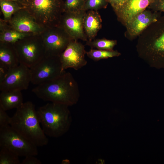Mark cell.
<instances>
[{
  "label": "cell",
  "mask_w": 164,
  "mask_h": 164,
  "mask_svg": "<svg viewBox=\"0 0 164 164\" xmlns=\"http://www.w3.org/2000/svg\"><path fill=\"white\" fill-rule=\"evenodd\" d=\"M108 3L107 0H86L84 9L86 11L91 10L97 11L106 8Z\"/></svg>",
  "instance_id": "cell-25"
},
{
  "label": "cell",
  "mask_w": 164,
  "mask_h": 164,
  "mask_svg": "<svg viewBox=\"0 0 164 164\" xmlns=\"http://www.w3.org/2000/svg\"><path fill=\"white\" fill-rule=\"evenodd\" d=\"M117 41L115 40H110L102 38L97 39L92 41H86V45L91 48L109 50H113L114 47L117 44Z\"/></svg>",
  "instance_id": "cell-22"
},
{
  "label": "cell",
  "mask_w": 164,
  "mask_h": 164,
  "mask_svg": "<svg viewBox=\"0 0 164 164\" xmlns=\"http://www.w3.org/2000/svg\"><path fill=\"white\" fill-rule=\"evenodd\" d=\"M86 53L84 45L77 40L72 39L59 56L63 70L65 71L71 68L77 70L85 66L87 63L85 58Z\"/></svg>",
  "instance_id": "cell-11"
},
{
  "label": "cell",
  "mask_w": 164,
  "mask_h": 164,
  "mask_svg": "<svg viewBox=\"0 0 164 164\" xmlns=\"http://www.w3.org/2000/svg\"><path fill=\"white\" fill-rule=\"evenodd\" d=\"M102 20L97 11H86L83 20L84 30L88 41L93 40L102 27Z\"/></svg>",
  "instance_id": "cell-16"
},
{
  "label": "cell",
  "mask_w": 164,
  "mask_h": 164,
  "mask_svg": "<svg viewBox=\"0 0 164 164\" xmlns=\"http://www.w3.org/2000/svg\"><path fill=\"white\" fill-rule=\"evenodd\" d=\"M7 22L17 30L35 35L40 34L45 29L36 22L25 8L15 13Z\"/></svg>",
  "instance_id": "cell-13"
},
{
  "label": "cell",
  "mask_w": 164,
  "mask_h": 164,
  "mask_svg": "<svg viewBox=\"0 0 164 164\" xmlns=\"http://www.w3.org/2000/svg\"><path fill=\"white\" fill-rule=\"evenodd\" d=\"M107 0L111 5L116 13L121 9L128 0Z\"/></svg>",
  "instance_id": "cell-28"
},
{
  "label": "cell",
  "mask_w": 164,
  "mask_h": 164,
  "mask_svg": "<svg viewBox=\"0 0 164 164\" xmlns=\"http://www.w3.org/2000/svg\"><path fill=\"white\" fill-rule=\"evenodd\" d=\"M161 12L145 10L136 15L126 26L129 38L138 36L161 16Z\"/></svg>",
  "instance_id": "cell-14"
},
{
  "label": "cell",
  "mask_w": 164,
  "mask_h": 164,
  "mask_svg": "<svg viewBox=\"0 0 164 164\" xmlns=\"http://www.w3.org/2000/svg\"><path fill=\"white\" fill-rule=\"evenodd\" d=\"M18 2L45 28L59 26L64 12L63 0H23Z\"/></svg>",
  "instance_id": "cell-4"
},
{
  "label": "cell",
  "mask_w": 164,
  "mask_h": 164,
  "mask_svg": "<svg viewBox=\"0 0 164 164\" xmlns=\"http://www.w3.org/2000/svg\"><path fill=\"white\" fill-rule=\"evenodd\" d=\"M69 107L50 102L37 110L41 127L46 136L60 137L69 130L72 117Z\"/></svg>",
  "instance_id": "cell-3"
},
{
  "label": "cell",
  "mask_w": 164,
  "mask_h": 164,
  "mask_svg": "<svg viewBox=\"0 0 164 164\" xmlns=\"http://www.w3.org/2000/svg\"><path fill=\"white\" fill-rule=\"evenodd\" d=\"M19 157L9 149L0 147V164H21Z\"/></svg>",
  "instance_id": "cell-23"
},
{
  "label": "cell",
  "mask_w": 164,
  "mask_h": 164,
  "mask_svg": "<svg viewBox=\"0 0 164 164\" xmlns=\"http://www.w3.org/2000/svg\"><path fill=\"white\" fill-rule=\"evenodd\" d=\"M6 111L0 107V128L10 125L11 117H10Z\"/></svg>",
  "instance_id": "cell-26"
},
{
  "label": "cell",
  "mask_w": 164,
  "mask_h": 164,
  "mask_svg": "<svg viewBox=\"0 0 164 164\" xmlns=\"http://www.w3.org/2000/svg\"><path fill=\"white\" fill-rule=\"evenodd\" d=\"M30 70L31 83L37 85L53 80L65 71L59 56L50 55H46Z\"/></svg>",
  "instance_id": "cell-7"
},
{
  "label": "cell",
  "mask_w": 164,
  "mask_h": 164,
  "mask_svg": "<svg viewBox=\"0 0 164 164\" xmlns=\"http://www.w3.org/2000/svg\"><path fill=\"white\" fill-rule=\"evenodd\" d=\"M154 0H128L123 8L116 13L118 20L126 26L138 14L148 8Z\"/></svg>",
  "instance_id": "cell-15"
},
{
  "label": "cell",
  "mask_w": 164,
  "mask_h": 164,
  "mask_svg": "<svg viewBox=\"0 0 164 164\" xmlns=\"http://www.w3.org/2000/svg\"><path fill=\"white\" fill-rule=\"evenodd\" d=\"M138 36L140 43L146 46L157 58L164 60V15L161 16Z\"/></svg>",
  "instance_id": "cell-8"
},
{
  "label": "cell",
  "mask_w": 164,
  "mask_h": 164,
  "mask_svg": "<svg viewBox=\"0 0 164 164\" xmlns=\"http://www.w3.org/2000/svg\"><path fill=\"white\" fill-rule=\"evenodd\" d=\"M32 91L43 100L69 107L76 104L80 97L77 82L71 73L66 71L53 80L37 85Z\"/></svg>",
  "instance_id": "cell-1"
},
{
  "label": "cell",
  "mask_w": 164,
  "mask_h": 164,
  "mask_svg": "<svg viewBox=\"0 0 164 164\" xmlns=\"http://www.w3.org/2000/svg\"><path fill=\"white\" fill-rule=\"evenodd\" d=\"M37 111L30 101L24 102L11 117L10 126L18 133L37 146L46 145L48 139L40 126Z\"/></svg>",
  "instance_id": "cell-2"
},
{
  "label": "cell",
  "mask_w": 164,
  "mask_h": 164,
  "mask_svg": "<svg viewBox=\"0 0 164 164\" xmlns=\"http://www.w3.org/2000/svg\"><path fill=\"white\" fill-rule=\"evenodd\" d=\"M9 70L5 66L0 64V82L5 78Z\"/></svg>",
  "instance_id": "cell-30"
},
{
  "label": "cell",
  "mask_w": 164,
  "mask_h": 164,
  "mask_svg": "<svg viewBox=\"0 0 164 164\" xmlns=\"http://www.w3.org/2000/svg\"><path fill=\"white\" fill-rule=\"evenodd\" d=\"M40 35L46 55L59 56L72 39L59 26L45 28Z\"/></svg>",
  "instance_id": "cell-9"
},
{
  "label": "cell",
  "mask_w": 164,
  "mask_h": 164,
  "mask_svg": "<svg viewBox=\"0 0 164 164\" xmlns=\"http://www.w3.org/2000/svg\"><path fill=\"white\" fill-rule=\"evenodd\" d=\"M86 11L76 12H64L59 26L62 28L72 39L87 41V39L83 26V20Z\"/></svg>",
  "instance_id": "cell-12"
},
{
  "label": "cell",
  "mask_w": 164,
  "mask_h": 164,
  "mask_svg": "<svg viewBox=\"0 0 164 164\" xmlns=\"http://www.w3.org/2000/svg\"><path fill=\"white\" fill-rule=\"evenodd\" d=\"M31 80L30 68L20 64L9 70L5 78L0 82V91L26 90Z\"/></svg>",
  "instance_id": "cell-10"
},
{
  "label": "cell",
  "mask_w": 164,
  "mask_h": 164,
  "mask_svg": "<svg viewBox=\"0 0 164 164\" xmlns=\"http://www.w3.org/2000/svg\"><path fill=\"white\" fill-rule=\"evenodd\" d=\"M19 64L13 44L0 42V64L10 69Z\"/></svg>",
  "instance_id": "cell-18"
},
{
  "label": "cell",
  "mask_w": 164,
  "mask_h": 164,
  "mask_svg": "<svg viewBox=\"0 0 164 164\" xmlns=\"http://www.w3.org/2000/svg\"><path fill=\"white\" fill-rule=\"evenodd\" d=\"M0 6L3 20L8 22L18 11L25 8L18 2L11 0H0Z\"/></svg>",
  "instance_id": "cell-20"
},
{
  "label": "cell",
  "mask_w": 164,
  "mask_h": 164,
  "mask_svg": "<svg viewBox=\"0 0 164 164\" xmlns=\"http://www.w3.org/2000/svg\"><path fill=\"white\" fill-rule=\"evenodd\" d=\"M35 35L20 32L12 27L8 22L0 19V42L14 44L27 36Z\"/></svg>",
  "instance_id": "cell-17"
},
{
  "label": "cell",
  "mask_w": 164,
  "mask_h": 164,
  "mask_svg": "<svg viewBox=\"0 0 164 164\" xmlns=\"http://www.w3.org/2000/svg\"><path fill=\"white\" fill-rule=\"evenodd\" d=\"M0 107L5 111L16 109L24 103L21 91L11 90L1 91Z\"/></svg>",
  "instance_id": "cell-19"
},
{
  "label": "cell",
  "mask_w": 164,
  "mask_h": 164,
  "mask_svg": "<svg viewBox=\"0 0 164 164\" xmlns=\"http://www.w3.org/2000/svg\"><path fill=\"white\" fill-rule=\"evenodd\" d=\"M21 164H41V161L35 157V156L29 155L25 157Z\"/></svg>",
  "instance_id": "cell-29"
},
{
  "label": "cell",
  "mask_w": 164,
  "mask_h": 164,
  "mask_svg": "<svg viewBox=\"0 0 164 164\" xmlns=\"http://www.w3.org/2000/svg\"><path fill=\"white\" fill-rule=\"evenodd\" d=\"M12 0V1H16V2H18L20 1L23 0Z\"/></svg>",
  "instance_id": "cell-31"
},
{
  "label": "cell",
  "mask_w": 164,
  "mask_h": 164,
  "mask_svg": "<svg viewBox=\"0 0 164 164\" xmlns=\"http://www.w3.org/2000/svg\"><path fill=\"white\" fill-rule=\"evenodd\" d=\"M20 64L31 68L46 55L40 34L30 35L14 44Z\"/></svg>",
  "instance_id": "cell-5"
},
{
  "label": "cell",
  "mask_w": 164,
  "mask_h": 164,
  "mask_svg": "<svg viewBox=\"0 0 164 164\" xmlns=\"http://www.w3.org/2000/svg\"><path fill=\"white\" fill-rule=\"evenodd\" d=\"M0 147H5L19 156H36L37 147L25 138L10 125L0 128Z\"/></svg>",
  "instance_id": "cell-6"
},
{
  "label": "cell",
  "mask_w": 164,
  "mask_h": 164,
  "mask_svg": "<svg viewBox=\"0 0 164 164\" xmlns=\"http://www.w3.org/2000/svg\"><path fill=\"white\" fill-rule=\"evenodd\" d=\"M86 0H65L63 3L64 12L73 13L84 10Z\"/></svg>",
  "instance_id": "cell-24"
},
{
  "label": "cell",
  "mask_w": 164,
  "mask_h": 164,
  "mask_svg": "<svg viewBox=\"0 0 164 164\" xmlns=\"http://www.w3.org/2000/svg\"><path fill=\"white\" fill-rule=\"evenodd\" d=\"M148 8L153 11L164 12V0H154Z\"/></svg>",
  "instance_id": "cell-27"
},
{
  "label": "cell",
  "mask_w": 164,
  "mask_h": 164,
  "mask_svg": "<svg viewBox=\"0 0 164 164\" xmlns=\"http://www.w3.org/2000/svg\"><path fill=\"white\" fill-rule=\"evenodd\" d=\"M86 54L88 57L95 61L101 60L118 56L120 53L117 51L95 49L91 48L89 51H86Z\"/></svg>",
  "instance_id": "cell-21"
}]
</instances>
